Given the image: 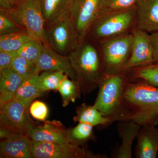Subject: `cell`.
Masks as SVG:
<instances>
[{"instance_id": "obj_1", "label": "cell", "mask_w": 158, "mask_h": 158, "mask_svg": "<svg viewBox=\"0 0 158 158\" xmlns=\"http://www.w3.org/2000/svg\"><path fill=\"white\" fill-rule=\"evenodd\" d=\"M122 71L106 74L99 84V91L93 106L112 123L116 121L131 120V113L125 101V88L131 81Z\"/></svg>"}, {"instance_id": "obj_2", "label": "cell", "mask_w": 158, "mask_h": 158, "mask_svg": "<svg viewBox=\"0 0 158 158\" xmlns=\"http://www.w3.org/2000/svg\"><path fill=\"white\" fill-rule=\"evenodd\" d=\"M123 94L132 120L141 126L158 125V87L141 80L130 81Z\"/></svg>"}, {"instance_id": "obj_3", "label": "cell", "mask_w": 158, "mask_h": 158, "mask_svg": "<svg viewBox=\"0 0 158 158\" xmlns=\"http://www.w3.org/2000/svg\"><path fill=\"white\" fill-rule=\"evenodd\" d=\"M81 93H90L98 87L106 74L103 61L96 49L88 44H78L68 56Z\"/></svg>"}, {"instance_id": "obj_4", "label": "cell", "mask_w": 158, "mask_h": 158, "mask_svg": "<svg viewBox=\"0 0 158 158\" xmlns=\"http://www.w3.org/2000/svg\"><path fill=\"white\" fill-rule=\"evenodd\" d=\"M5 11L32 38L47 44L45 21L39 0H19L12 9Z\"/></svg>"}, {"instance_id": "obj_5", "label": "cell", "mask_w": 158, "mask_h": 158, "mask_svg": "<svg viewBox=\"0 0 158 158\" xmlns=\"http://www.w3.org/2000/svg\"><path fill=\"white\" fill-rule=\"evenodd\" d=\"M47 44L55 52L68 56L80 43L69 11L45 26Z\"/></svg>"}, {"instance_id": "obj_6", "label": "cell", "mask_w": 158, "mask_h": 158, "mask_svg": "<svg viewBox=\"0 0 158 158\" xmlns=\"http://www.w3.org/2000/svg\"><path fill=\"white\" fill-rule=\"evenodd\" d=\"M132 34H124L105 40L102 44V60L106 74L123 71L132 48Z\"/></svg>"}, {"instance_id": "obj_7", "label": "cell", "mask_w": 158, "mask_h": 158, "mask_svg": "<svg viewBox=\"0 0 158 158\" xmlns=\"http://www.w3.org/2000/svg\"><path fill=\"white\" fill-rule=\"evenodd\" d=\"M135 12V7L102 15L94 23L89 32L96 38L105 40L124 34L132 25Z\"/></svg>"}, {"instance_id": "obj_8", "label": "cell", "mask_w": 158, "mask_h": 158, "mask_svg": "<svg viewBox=\"0 0 158 158\" xmlns=\"http://www.w3.org/2000/svg\"><path fill=\"white\" fill-rule=\"evenodd\" d=\"M31 152L34 158H105L94 154L76 143H51L32 141Z\"/></svg>"}, {"instance_id": "obj_9", "label": "cell", "mask_w": 158, "mask_h": 158, "mask_svg": "<svg viewBox=\"0 0 158 158\" xmlns=\"http://www.w3.org/2000/svg\"><path fill=\"white\" fill-rule=\"evenodd\" d=\"M0 107L1 127L28 136L29 132L37 126L30 117L29 109L20 102L13 99Z\"/></svg>"}, {"instance_id": "obj_10", "label": "cell", "mask_w": 158, "mask_h": 158, "mask_svg": "<svg viewBox=\"0 0 158 158\" xmlns=\"http://www.w3.org/2000/svg\"><path fill=\"white\" fill-rule=\"evenodd\" d=\"M100 1L72 0L69 12L80 41L99 17Z\"/></svg>"}, {"instance_id": "obj_11", "label": "cell", "mask_w": 158, "mask_h": 158, "mask_svg": "<svg viewBox=\"0 0 158 158\" xmlns=\"http://www.w3.org/2000/svg\"><path fill=\"white\" fill-rule=\"evenodd\" d=\"M132 34L133 41L131 56L123 71L153 63V52L150 34L136 29L133 30Z\"/></svg>"}, {"instance_id": "obj_12", "label": "cell", "mask_w": 158, "mask_h": 158, "mask_svg": "<svg viewBox=\"0 0 158 158\" xmlns=\"http://www.w3.org/2000/svg\"><path fill=\"white\" fill-rule=\"evenodd\" d=\"M36 64L37 74L45 71L61 72L71 80L77 81L68 56L58 53L47 44H44L42 53Z\"/></svg>"}, {"instance_id": "obj_13", "label": "cell", "mask_w": 158, "mask_h": 158, "mask_svg": "<svg viewBox=\"0 0 158 158\" xmlns=\"http://www.w3.org/2000/svg\"><path fill=\"white\" fill-rule=\"evenodd\" d=\"M135 21L136 29L150 34L157 32L158 0H138Z\"/></svg>"}, {"instance_id": "obj_14", "label": "cell", "mask_w": 158, "mask_h": 158, "mask_svg": "<svg viewBox=\"0 0 158 158\" xmlns=\"http://www.w3.org/2000/svg\"><path fill=\"white\" fill-rule=\"evenodd\" d=\"M28 137L32 141L67 143L70 142L67 130L60 121H45L43 124L37 126L29 132Z\"/></svg>"}, {"instance_id": "obj_15", "label": "cell", "mask_w": 158, "mask_h": 158, "mask_svg": "<svg viewBox=\"0 0 158 158\" xmlns=\"http://www.w3.org/2000/svg\"><path fill=\"white\" fill-rule=\"evenodd\" d=\"M32 140L28 136L12 134L0 143V156L4 158H33Z\"/></svg>"}, {"instance_id": "obj_16", "label": "cell", "mask_w": 158, "mask_h": 158, "mask_svg": "<svg viewBox=\"0 0 158 158\" xmlns=\"http://www.w3.org/2000/svg\"><path fill=\"white\" fill-rule=\"evenodd\" d=\"M153 125L141 126L137 135L135 155L137 158H156L158 153V128Z\"/></svg>"}, {"instance_id": "obj_17", "label": "cell", "mask_w": 158, "mask_h": 158, "mask_svg": "<svg viewBox=\"0 0 158 158\" xmlns=\"http://www.w3.org/2000/svg\"><path fill=\"white\" fill-rule=\"evenodd\" d=\"M141 126L132 120L120 121L118 123L117 131L122 141L116 151L115 158H132L133 142L137 138Z\"/></svg>"}, {"instance_id": "obj_18", "label": "cell", "mask_w": 158, "mask_h": 158, "mask_svg": "<svg viewBox=\"0 0 158 158\" xmlns=\"http://www.w3.org/2000/svg\"><path fill=\"white\" fill-rule=\"evenodd\" d=\"M26 79L10 68L0 71V106L14 99L17 90Z\"/></svg>"}, {"instance_id": "obj_19", "label": "cell", "mask_w": 158, "mask_h": 158, "mask_svg": "<svg viewBox=\"0 0 158 158\" xmlns=\"http://www.w3.org/2000/svg\"><path fill=\"white\" fill-rule=\"evenodd\" d=\"M38 74L26 79L16 92L14 99L20 102L26 108L29 109L33 101L43 93L40 88Z\"/></svg>"}, {"instance_id": "obj_20", "label": "cell", "mask_w": 158, "mask_h": 158, "mask_svg": "<svg viewBox=\"0 0 158 158\" xmlns=\"http://www.w3.org/2000/svg\"><path fill=\"white\" fill-rule=\"evenodd\" d=\"M45 26L69 11L72 0H39Z\"/></svg>"}, {"instance_id": "obj_21", "label": "cell", "mask_w": 158, "mask_h": 158, "mask_svg": "<svg viewBox=\"0 0 158 158\" xmlns=\"http://www.w3.org/2000/svg\"><path fill=\"white\" fill-rule=\"evenodd\" d=\"M76 122L85 123L93 126H108L112 123L109 118L105 117L93 106L83 103L77 108L76 115L73 117Z\"/></svg>"}, {"instance_id": "obj_22", "label": "cell", "mask_w": 158, "mask_h": 158, "mask_svg": "<svg viewBox=\"0 0 158 158\" xmlns=\"http://www.w3.org/2000/svg\"><path fill=\"white\" fill-rule=\"evenodd\" d=\"M33 39L25 31L0 35V52H17Z\"/></svg>"}, {"instance_id": "obj_23", "label": "cell", "mask_w": 158, "mask_h": 158, "mask_svg": "<svg viewBox=\"0 0 158 158\" xmlns=\"http://www.w3.org/2000/svg\"><path fill=\"white\" fill-rule=\"evenodd\" d=\"M58 90L62 99V105L66 106L70 102H74L81 97V88L78 82L69 79L66 76L59 85Z\"/></svg>"}, {"instance_id": "obj_24", "label": "cell", "mask_w": 158, "mask_h": 158, "mask_svg": "<svg viewBox=\"0 0 158 158\" xmlns=\"http://www.w3.org/2000/svg\"><path fill=\"white\" fill-rule=\"evenodd\" d=\"M66 75L61 72L45 71L37 77L40 88L43 92L51 90H58L61 82Z\"/></svg>"}, {"instance_id": "obj_25", "label": "cell", "mask_w": 158, "mask_h": 158, "mask_svg": "<svg viewBox=\"0 0 158 158\" xmlns=\"http://www.w3.org/2000/svg\"><path fill=\"white\" fill-rule=\"evenodd\" d=\"M67 132L70 142L83 146L93 137V126L85 123L79 122L75 127L67 130Z\"/></svg>"}, {"instance_id": "obj_26", "label": "cell", "mask_w": 158, "mask_h": 158, "mask_svg": "<svg viewBox=\"0 0 158 158\" xmlns=\"http://www.w3.org/2000/svg\"><path fill=\"white\" fill-rule=\"evenodd\" d=\"M128 70L132 73L131 78L133 79H141L158 87V62Z\"/></svg>"}, {"instance_id": "obj_27", "label": "cell", "mask_w": 158, "mask_h": 158, "mask_svg": "<svg viewBox=\"0 0 158 158\" xmlns=\"http://www.w3.org/2000/svg\"><path fill=\"white\" fill-rule=\"evenodd\" d=\"M43 47L44 44L41 41L31 40L17 51L18 56L36 64L42 53Z\"/></svg>"}, {"instance_id": "obj_28", "label": "cell", "mask_w": 158, "mask_h": 158, "mask_svg": "<svg viewBox=\"0 0 158 158\" xmlns=\"http://www.w3.org/2000/svg\"><path fill=\"white\" fill-rule=\"evenodd\" d=\"M138 0H101L100 15L135 8Z\"/></svg>"}, {"instance_id": "obj_29", "label": "cell", "mask_w": 158, "mask_h": 158, "mask_svg": "<svg viewBox=\"0 0 158 158\" xmlns=\"http://www.w3.org/2000/svg\"><path fill=\"white\" fill-rule=\"evenodd\" d=\"M9 68L25 79L37 74L36 63L18 56L15 58Z\"/></svg>"}, {"instance_id": "obj_30", "label": "cell", "mask_w": 158, "mask_h": 158, "mask_svg": "<svg viewBox=\"0 0 158 158\" xmlns=\"http://www.w3.org/2000/svg\"><path fill=\"white\" fill-rule=\"evenodd\" d=\"M24 31L23 28L11 19L5 11L0 12V35Z\"/></svg>"}, {"instance_id": "obj_31", "label": "cell", "mask_w": 158, "mask_h": 158, "mask_svg": "<svg viewBox=\"0 0 158 158\" xmlns=\"http://www.w3.org/2000/svg\"><path fill=\"white\" fill-rule=\"evenodd\" d=\"M29 112L32 117L41 121H45L48 115V109L44 103L35 101L31 104Z\"/></svg>"}, {"instance_id": "obj_32", "label": "cell", "mask_w": 158, "mask_h": 158, "mask_svg": "<svg viewBox=\"0 0 158 158\" xmlns=\"http://www.w3.org/2000/svg\"><path fill=\"white\" fill-rule=\"evenodd\" d=\"M17 56V52H0V71L9 68Z\"/></svg>"}, {"instance_id": "obj_33", "label": "cell", "mask_w": 158, "mask_h": 158, "mask_svg": "<svg viewBox=\"0 0 158 158\" xmlns=\"http://www.w3.org/2000/svg\"><path fill=\"white\" fill-rule=\"evenodd\" d=\"M153 52V63L158 62V31L150 34Z\"/></svg>"}, {"instance_id": "obj_34", "label": "cell", "mask_w": 158, "mask_h": 158, "mask_svg": "<svg viewBox=\"0 0 158 158\" xmlns=\"http://www.w3.org/2000/svg\"><path fill=\"white\" fill-rule=\"evenodd\" d=\"M16 0H0L1 10L6 11L14 7L16 4Z\"/></svg>"}, {"instance_id": "obj_35", "label": "cell", "mask_w": 158, "mask_h": 158, "mask_svg": "<svg viewBox=\"0 0 158 158\" xmlns=\"http://www.w3.org/2000/svg\"><path fill=\"white\" fill-rule=\"evenodd\" d=\"M19 1V0H16V1Z\"/></svg>"}]
</instances>
